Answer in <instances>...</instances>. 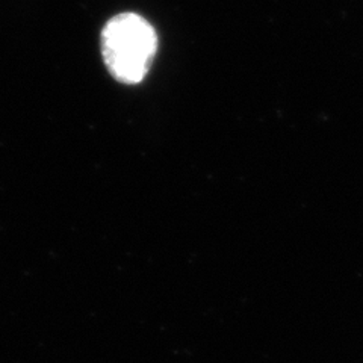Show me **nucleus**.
I'll return each instance as SVG.
<instances>
[{"label":"nucleus","instance_id":"1","mask_svg":"<svg viewBox=\"0 0 363 363\" xmlns=\"http://www.w3.org/2000/svg\"><path fill=\"white\" fill-rule=\"evenodd\" d=\"M101 56L111 76L128 85L140 84L157 53V33L143 16L123 13L101 30Z\"/></svg>","mask_w":363,"mask_h":363}]
</instances>
